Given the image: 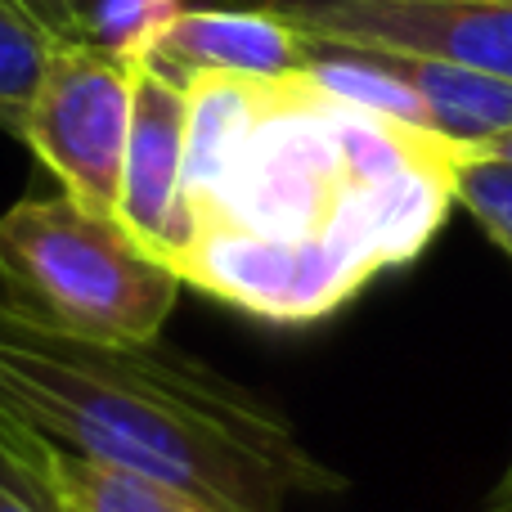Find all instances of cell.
Returning a JSON list of instances; mask_svg holds the SVG:
<instances>
[{
    "mask_svg": "<svg viewBox=\"0 0 512 512\" xmlns=\"http://www.w3.org/2000/svg\"><path fill=\"white\" fill-rule=\"evenodd\" d=\"M463 144L364 113L306 72L189 86L180 279L270 324H315L414 261L454 203Z\"/></svg>",
    "mask_w": 512,
    "mask_h": 512,
    "instance_id": "1",
    "label": "cell"
},
{
    "mask_svg": "<svg viewBox=\"0 0 512 512\" xmlns=\"http://www.w3.org/2000/svg\"><path fill=\"white\" fill-rule=\"evenodd\" d=\"M0 409L72 454L149 472L225 512H279L342 477L212 364L158 342H90L0 297Z\"/></svg>",
    "mask_w": 512,
    "mask_h": 512,
    "instance_id": "2",
    "label": "cell"
},
{
    "mask_svg": "<svg viewBox=\"0 0 512 512\" xmlns=\"http://www.w3.org/2000/svg\"><path fill=\"white\" fill-rule=\"evenodd\" d=\"M0 288L63 333L158 342L185 279L140 248L117 216L54 194L23 198L0 216Z\"/></svg>",
    "mask_w": 512,
    "mask_h": 512,
    "instance_id": "3",
    "label": "cell"
},
{
    "mask_svg": "<svg viewBox=\"0 0 512 512\" xmlns=\"http://www.w3.org/2000/svg\"><path fill=\"white\" fill-rule=\"evenodd\" d=\"M140 63L95 45H54L18 140L54 171L63 194L90 212L117 216L131 95Z\"/></svg>",
    "mask_w": 512,
    "mask_h": 512,
    "instance_id": "4",
    "label": "cell"
},
{
    "mask_svg": "<svg viewBox=\"0 0 512 512\" xmlns=\"http://www.w3.org/2000/svg\"><path fill=\"white\" fill-rule=\"evenodd\" d=\"M301 36L432 54L512 81V0H265Z\"/></svg>",
    "mask_w": 512,
    "mask_h": 512,
    "instance_id": "5",
    "label": "cell"
},
{
    "mask_svg": "<svg viewBox=\"0 0 512 512\" xmlns=\"http://www.w3.org/2000/svg\"><path fill=\"white\" fill-rule=\"evenodd\" d=\"M185 153H189V90L153 68H135L131 131L122 158V198L117 221L140 248L167 261L180 274L189 252L185 221Z\"/></svg>",
    "mask_w": 512,
    "mask_h": 512,
    "instance_id": "6",
    "label": "cell"
},
{
    "mask_svg": "<svg viewBox=\"0 0 512 512\" xmlns=\"http://www.w3.org/2000/svg\"><path fill=\"white\" fill-rule=\"evenodd\" d=\"M306 59L310 41L270 9L198 5L167 23V32L149 45L140 63L189 90L198 77L283 81L306 72Z\"/></svg>",
    "mask_w": 512,
    "mask_h": 512,
    "instance_id": "7",
    "label": "cell"
},
{
    "mask_svg": "<svg viewBox=\"0 0 512 512\" xmlns=\"http://www.w3.org/2000/svg\"><path fill=\"white\" fill-rule=\"evenodd\" d=\"M364 50L423 99L432 113V131L445 140L463 144V149H481V144L512 131V81L450 59H432V54L378 50V45H364Z\"/></svg>",
    "mask_w": 512,
    "mask_h": 512,
    "instance_id": "8",
    "label": "cell"
},
{
    "mask_svg": "<svg viewBox=\"0 0 512 512\" xmlns=\"http://www.w3.org/2000/svg\"><path fill=\"white\" fill-rule=\"evenodd\" d=\"M59 45H95L140 63L185 9L212 0H23Z\"/></svg>",
    "mask_w": 512,
    "mask_h": 512,
    "instance_id": "9",
    "label": "cell"
},
{
    "mask_svg": "<svg viewBox=\"0 0 512 512\" xmlns=\"http://www.w3.org/2000/svg\"><path fill=\"white\" fill-rule=\"evenodd\" d=\"M50 472L63 512H225L185 486L158 481L149 472L72 454L50 441Z\"/></svg>",
    "mask_w": 512,
    "mask_h": 512,
    "instance_id": "10",
    "label": "cell"
},
{
    "mask_svg": "<svg viewBox=\"0 0 512 512\" xmlns=\"http://www.w3.org/2000/svg\"><path fill=\"white\" fill-rule=\"evenodd\" d=\"M54 36L23 0H0V126L23 131L41 77L54 59Z\"/></svg>",
    "mask_w": 512,
    "mask_h": 512,
    "instance_id": "11",
    "label": "cell"
},
{
    "mask_svg": "<svg viewBox=\"0 0 512 512\" xmlns=\"http://www.w3.org/2000/svg\"><path fill=\"white\" fill-rule=\"evenodd\" d=\"M0 512H63L50 472V441L0 409Z\"/></svg>",
    "mask_w": 512,
    "mask_h": 512,
    "instance_id": "12",
    "label": "cell"
},
{
    "mask_svg": "<svg viewBox=\"0 0 512 512\" xmlns=\"http://www.w3.org/2000/svg\"><path fill=\"white\" fill-rule=\"evenodd\" d=\"M454 203L512 256V162L468 149L454 167Z\"/></svg>",
    "mask_w": 512,
    "mask_h": 512,
    "instance_id": "13",
    "label": "cell"
},
{
    "mask_svg": "<svg viewBox=\"0 0 512 512\" xmlns=\"http://www.w3.org/2000/svg\"><path fill=\"white\" fill-rule=\"evenodd\" d=\"M477 512H512V459H508V468L499 472L495 486H490V495L481 499Z\"/></svg>",
    "mask_w": 512,
    "mask_h": 512,
    "instance_id": "14",
    "label": "cell"
},
{
    "mask_svg": "<svg viewBox=\"0 0 512 512\" xmlns=\"http://www.w3.org/2000/svg\"><path fill=\"white\" fill-rule=\"evenodd\" d=\"M477 153H490V158H504V162H512V131H508V135H499V140H490V144H481Z\"/></svg>",
    "mask_w": 512,
    "mask_h": 512,
    "instance_id": "15",
    "label": "cell"
},
{
    "mask_svg": "<svg viewBox=\"0 0 512 512\" xmlns=\"http://www.w3.org/2000/svg\"><path fill=\"white\" fill-rule=\"evenodd\" d=\"M212 5H225V0H212ZM239 5H265V0H239Z\"/></svg>",
    "mask_w": 512,
    "mask_h": 512,
    "instance_id": "16",
    "label": "cell"
}]
</instances>
